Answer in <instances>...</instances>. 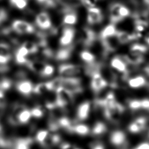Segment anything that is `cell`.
Listing matches in <instances>:
<instances>
[{
    "label": "cell",
    "mask_w": 149,
    "mask_h": 149,
    "mask_svg": "<svg viewBox=\"0 0 149 149\" xmlns=\"http://www.w3.org/2000/svg\"><path fill=\"white\" fill-rule=\"evenodd\" d=\"M56 106L66 109L68 106L74 102V95L69 90L61 87L56 91Z\"/></svg>",
    "instance_id": "1"
},
{
    "label": "cell",
    "mask_w": 149,
    "mask_h": 149,
    "mask_svg": "<svg viewBox=\"0 0 149 149\" xmlns=\"http://www.w3.org/2000/svg\"><path fill=\"white\" fill-rule=\"evenodd\" d=\"M76 29L70 26H62L59 29L60 43L62 47H66L73 43Z\"/></svg>",
    "instance_id": "2"
},
{
    "label": "cell",
    "mask_w": 149,
    "mask_h": 149,
    "mask_svg": "<svg viewBox=\"0 0 149 149\" xmlns=\"http://www.w3.org/2000/svg\"><path fill=\"white\" fill-rule=\"evenodd\" d=\"M84 70L80 65H75L73 63H63L58 68V73L59 76L62 77H77Z\"/></svg>",
    "instance_id": "3"
},
{
    "label": "cell",
    "mask_w": 149,
    "mask_h": 149,
    "mask_svg": "<svg viewBox=\"0 0 149 149\" xmlns=\"http://www.w3.org/2000/svg\"><path fill=\"white\" fill-rule=\"evenodd\" d=\"M12 28L20 35L31 34L36 31L34 26L24 20H16L13 21Z\"/></svg>",
    "instance_id": "4"
},
{
    "label": "cell",
    "mask_w": 149,
    "mask_h": 149,
    "mask_svg": "<svg viewBox=\"0 0 149 149\" xmlns=\"http://www.w3.org/2000/svg\"><path fill=\"white\" fill-rule=\"evenodd\" d=\"M104 20L102 10L98 6L87 9V23L88 26H93L102 24Z\"/></svg>",
    "instance_id": "5"
},
{
    "label": "cell",
    "mask_w": 149,
    "mask_h": 149,
    "mask_svg": "<svg viewBox=\"0 0 149 149\" xmlns=\"http://www.w3.org/2000/svg\"><path fill=\"white\" fill-rule=\"evenodd\" d=\"M91 77L90 87L91 90L95 93L100 92L108 86L106 79L102 76L100 72L95 73Z\"/></svg>",
    "instance_id": "6"
},
{
    "label": "cell",
    "mask_w": 149,
    "mask_h": 149,
    "mask_svg": "<svg viewBox=\"0 0 149 149\" xmlns=\"http://www.w3.org/2000/svg\"><path fill=\"white\" fill-rule=\"evenodd\" d=\"M35 24L41 30H47L52 27L50 16L45 10L40 12L36 15Z\"/></svg>",
    "instance_id": "7"
},
{
    "label": "cell",
    "mask_w": 149,
    "mask_h": 149,
    "mask_svg": "<svg viewBox=\"0 0 149 149\" xmlns=\"http://www.w3.org/2000/svg\"><path fill=\"white\" fill-rule=\"evenodd\" d=\"M110 66L113 69L119 72L127 73V66L126 60L125 59L123 55H119L113 56L110 61Z\"/></svg>",
    "instance_id": "8"
},
{
    "label": "cell",
    "mask_w": 149,
    "mask_h": 149,
    "mask_svg": "<svg viewBox=\"0 0 149 149\" xmlns=\"http://www.w3.org/2000/svg\"><path fill=\"white\" fill-rule=\"evenodd\" d=\"M15 88L19 94L25 97H29L32 93L33 94L34 86L32 82L27 79L16 81Z\"/></svg>",
    "instance_id": "9"
},
{
    "label": "cell",
    "mask_w": 149,
    "mask_h": 149,
    "mask_svg": "<svg viewBox=\"0 0 149 149\" xmlns=\"http://www.w3.org/2000/svg\"><path fill=\"white\" fill-rule=\"evenodd\" d=\"M91 104L88 101H86L80 104L76 112V119L77 121H83L87 119L89 116Z\"/></svg>",
    "instance_id": "10"
},
{
    "label": "cell",
    "mask_w": 149,
    "mask_h": 149,
    "mask_svg": "<svg viewBox=\"0 0 149 149\" xmlns=\"http://www.w3.org/2000/svg\"><path fill=\"white\" fill-rule=\"evenodd\" d=\"M118 31L116 24L109 23L102 27L98 34V37L101 40H105L116 36Z\"/></svg>",
    "instance_id": "11"
},
{
    "label": "cell",
    "mask_w": 149,
    "mask_h": 149,
    "mask_svg": "<svg viewBox=\"0 0 149 149\" xmlns=\"http://www.w3.org/2000/svg\"><path fill=\"white\" fill-rule=\"evenodd\" d=\"M148 47H149L145 44L134 42L131 44L129 46L128 53L138 56H144L148 51Z\"/></svg>",
    "instance_id": "12"
},
{
    "label": "cell",
    "mask_w": 149,
    "mask_h": 149,
    "mask_svg": "<svg viewBox=\"0 0 149 149\" xmlns=\"http://www.w3.org/2000/svg\"><path fill=\"white\" fill-rule=\"evenodd\" d=\"M146 124V119L144 117H139L129 125L128 129L130 132L133 133H139L145 129Z\"/></svg>",
    "instance_id": "13"
},
{
    "label": "cell",
    "mask_w": 149,
    "mask_h": 149,
    "mask_svg": "<svg viewBox=\"0 0 149 149\" xmlns=\"http://www.w3.org/2000/svg\"><path fill=\"white\" fill-rule=\"evenodd\" d=\"M110 142L115 146H120L126 141V135L121 130H116L113 132L110 136Z\"/></svg>",
    "instance_id": "14"
},
{
    "label": "cell",
    "mask_w": 149,
    "mask_h": 149,
    "mask_svg": "<svg viewBox=\"0 0 149 149\" xmlns=\"http://www.w3.org/2000/svg\"><path fill=\"white\" fill-rule=\"evenodd\" d=\"M46 64L47 63L45 62L39 60H36L28 62L26 65V66L31 72L34 73L35 74H38L40 76V74L44 69Z\"/></svg>",
    "instance_id": "15"
},
{
    "label": "cell",
    "mask_w": 149,
    "mask_h": 149,
    "mask_svg": "<svg viewBox=\"0 0 149 149\" xmlns=\"http://www.w3.org/2000/svg\"><path fill=\"white\" fill-rule=\"evenodd\" d=\"M77 22V16L75 10L70 11L64 14L63 19V25L72 26L76 25Z\"/></svg>",
    "instance_id": "16"
},
{
    "label": "cell",
    "mask_w": 149,
    "mask_h": 149,
    "mask_svg": "<svg viewBox=\"0 0 149 149\" xmlns=\"http://www.w3.org/2000/svg\"><path fill=\"white\" fill-rule=\"evenodd\" d=\"M147 83L146 79L142 76H137L131 78L128 81L129 86L132 88H139L145 86Z\"/></svg>",
    "instance_id": "17"
},
{
    "label": "cell",
    "mask_w": 149,
    "mask_h": 149,
    "mask_svg": "<svg viewBox=\"0 0 149 149\" xmlns=\"http://www.w3.org/2000/svg\"><path fill=\"white\" fill-rule=\"evenodd\" d=\"M79 56L81 61L84 62L86 64H90L96 62V56L87 49H84L80 52Z\"/></svg>",
    "instance_id": "18"
},
{
    "label": "cell",
    "mask_w": 149,
    "mask_h": 149,
    "mask_svg": "<svg viewBox=\"0 0 149 149\" xmlns=\"http://www.w3.org/2000/svg\"><path fill=\"white\" fill-rule=\"evenodd\" d=\"M90 133L88 126L83 123H76L72 129V133H76L79 136H84Z\"/></svg>",
    "instance_id": "19"
},
{
    "label": "cell",
    "mask_w": 149,
    "mask_h": 149,
    "mask_svg": "<svg viewBox=\"0 0 149 149\" xmlns=\"http://www.w3.org/2000/svg\"><path fill=\"white\" fill-rule=\"evenodd\" d=\"M107 130V126L102 122H97L93 126L91 133L94 136H100L105 133Z\"/></svg>",
    "instance_id": "20"
},
{
    "label": "cell",
    "mask_w": 149,
    "mask_h": 149,
    "mask_svg": "<svg viewBox=\"0 0 149 149\" xmlns=\"http://www.w3.org/2000/svg\"><path fill=\"white\" fill-rule=\"evenodd\" d=\"M47 92L49 91L46 82H40L34 86L33 94L36 95H42Z\"/></svg>",
    "instance_id": "21"
},
{
    "label": "cell",
    "mask_w": 149,
    "mask_h": 149,
    "mask_svg": "<svg viewBox=\"0 0 149 149\" xmlns=\"http://www.w3.org/2000/svg\"><path fill=\"white\" fill-rule=\"evenodd\" d=\"M30 111L32 117L36 119L42 118L45 112V108L41 105H36L30 109Z\"/></svg>",
    "instance_id": "22"
},
{
    "label": "cell",
    "mask_w": 149,
    "mask_h": 149,
    "mask_svg": "<svg viewBox=\"0 0 149 149\" xmlns=\"http://www.w3.org/2000/svg\"><path fill=\"white\" fill-rule=\"evenodd\" d=\"M31 111L28 108L24 109L19 116V125H25L29 122L31 118Z\"/></svg>",
    "instance_id": "23"
},
{
    "label": "cell",
    "mask_w": 149,
    "mask_h": 149,
    "mask_svg": "<svg viewBox=\"0 0 149 149\" xmlns=\"http://www.w3.org/2000/svg\"><path fill=\"white\" fill-rule=\"evenodd\" d=\"M49 132L45 129H41L38 130L35 134L34 140L40 144L41 145L42 144L46 137L48 136Z\"/></svg>",
    "instance_id": "24"
},
{
    "label": "cell",
    "mask_w": 149,
    "mask_h": 149,
    "mask_svg": "<svg viewBox=\"0 0 149 149\" xmlns=\"http://www.w3.org/2000/svg\"><path fill=\"white\" fill-rule=\"evenodd\" d=\"M11 6L20 10H24L27 5L28 0H9Z\"/></svg>",
    "instance_id": "25"
},
{
    "label": "cell",
    "mask_w": 149,
    "mask_h": 149,
    "mask_svg": "<svg viewBox=\"0 0 149 149\" xmlns=\"http://www.w3.org/2000/svg\"><path fill=\"white\" fill-rule=\"evenodd\" d=\"M55 72V68L54 66L50 64H46L42 72L40 74V76L42 77H48L52 76Z\"/></svg>",
    "instance_id": "26"
},
{
    "label": "cell",
    "mask_w": 149,
    "mask_h": 149,
    "mask_svg": "<svg viewBox=\"0 0 149 149\" xmlns=\"http://www.w3.org/2000/svg\"><path fill=\"white\" fill-rule=\"evenodd\" d=\"M129 107L130 109L136 110L141 109V101L139 100H133L129 102Z\"/></svg>",
    "instance_id": "27"
},
{
    "label": "cell",
    "mask_w": 149,
    "mask_h": 149,
    "mask_svg": "<svg viewBox=\"0 0 149 149\" xmlns=\"http://www.w3.org/2000/svg\"><path fill=\"white\" fill-rule=\"evenodd\" d=\"M90 149H105L103 144L99 141L92 142L90 144Z\"/></svg>",
    "instance_id": "28"
},
{
    "label": "cell",
    "mask_w": 149,
    "mask_h": 149,
    "mask_svg": "<svg viewBox=\"0 0 149 149\" xmlns=\"http://www.w3.org/2000/svg\"><path fill=\"white\" fill-rule=\"evenodd\" d=\"M141 108L149 110V99L144 98L141 100Z\"/></svg>",
    "instance_id": "29"
},
{
    "label": "cell",
    "mask_w": 149,
    "mask_h": 149,
    "mask_svg": "<svg viewBox=\"0 0 149 149\" xmlns=\"http://www.w3.org/2000/svg\"><path fill=\"white\" fill-rule=\"evenodd\" d=\"M136 148L137 149H149V143H143L141 144H140Z\"/></svg>",
    "instance_id": "30"
},
{
    "label": "cell",
    "mask_w": 149,
    "mask_h": 149,
    "mask_svg": "<svg viewBox=\"0 0 149 149\" xmlns=\"http://www.w3.org/2000/svg\"><path fill=\"white\" fill-rule=\"evenodd\" d=\"M144 41L146 42V44L149 47V33H148L144 37Z\"/></svg>",
    "instance_id": "31"
},
{
    "label": "cell",
    "mask_w": 149,
    "mask_h": 149,
    "mask_svg": "<svg viewBox=\"0 0 149 149\" xmlns=\"http://www.w3.org/2000/svg\"><path fill=\"white\" fill-rule=\"evenodd\" d=\"M75 149H80V148H78V147H76Z\"/></svg>",
    "instance_id": "32"
},
{
    "label": "cell",
    "mask_w": 149,
    "mask_h": 149,
    "mask_svg": "<svg viewBox=\"0 0 149 149\" xmlns=\"http://www.w3.org/2000/svg\"><path fill=\"white\" fill-rule=\"evenodd\" d=\"M134 149H137V148H134Z\"/></svg>",
    "instance_id": "33"
},
{
    "label": "cell",
    "mask_w": 149,
    "mask_h": 149,
    "mask_svg": "<svg viewBox=\"0 0 149 149\" xmlns=\"http://www.w3.org/2000/svg\"><path fill=\"white\" fill-rule=\"evenodd\" d=\"M148 137H149V133H148Z\"/></svg>",
    "instance_id": "34"
}]
</instances>
